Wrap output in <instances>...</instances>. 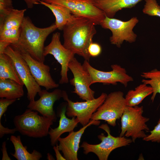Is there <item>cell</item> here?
Listing matches in <instances>:
<instances>
[{
    "instance_id": "obj_1",
    "label": "cell",
    "mask_w": 160,
    "mask_h": 160,
    "mask_svg": "<svg viewBox=\"0 0 160 160\" xmlns=\"http://www.w3.org/2000/svg\"><path fill=\"white\" fill-rule=\"evenodd\" d=\"M95 25L89 19L73 15L63 30V46L89 62L88 49L97 33Z\"/></svg>"
},
{
    "instance_id": "obj_5",
    "label": "cell",
    "mask_w": 160,
    "mask_h": 160,
    "mask_svg": "<svg viewBox=\"0 0 160 160\" xmlns=\"http://www.w3.org/2000/svg\"><path fill=\"white\" fill-rule=\"evenodd\" d=\"M107 134L105 136L103 133L98 135L101 141L98 144H92L83 142L80 146L83 148V153L86 155L93 153L97 156L99 160H107L111 152L114 149L129 145L132 142V139L125 136L115 137L110 134L109 127L107 124H103L98 127Z\"/></svg>"
},
{
    "instance_id": "obj_16",
    "label": "cell",
    "mask_w": 160,
    "mask_h": 160,
    "mask_svg": "<svg viewBox=\"0 0 160 160\" xmlns=\"http://www.w3.org/2000/svg\"><path fill=\"white\" fill-rule=\"evenodd\" d=\"M21 54L28 65L32 75L39 86L45 87L47 90L59 87V84L51 76L49 65L35 60L27 53Z\"/></svg>"
},
{
    "instance_id": "obj_27",
    "label": "cell",
    "mask_w": 160,
    "mask_h": 160,
    "mask_svg": "<svg viewBox=\"0 0 160 160\" xmlns=\"http://www.w3.org/2000/svg\"><path fill=\"white\" fill-rule=\"evenodd\" d=\"M145 4L142 10L143 13L151 16L160 17V6L156 0H145Z\"/></svg>"
},
{
    "instance_id": "obj_31",
    "label": "cell",
    "mask_w": 160,
    "mask_h": 160,
    "mask_svg": "<svg viewBox=\"0 0 160 160\" xmlns=\"http://www.w3.org/2000/svg\"><path fill=\"white\" fill-rule=\"evenodd\" d=\"M88 51L90 57H96L101 53L102 48L99 44L92 42L89 47Z\"/></svg>"
},
{
    "instance_id": "obj_30",
    "label": "cell",
    "mask_w": 160,
    "mask_h": 160,
    "mask_svg": "<svg viewBox=\"0 0 160 160\" xmlns=\"http://www.w3.org/2000/svg\"><path fill=\"white\" fill-rule=\"evenodd\" d=\"M16 100L5 98H1L0 99V121H1L2 116L7 111L8 106L15 102Z\"/></svg>"
},
{
    "instance_id": "obj_7",
    "label": "cell",
    "mask_w": 160,
    "mask_h": 160,
    "mask_svg": "<svg viewBox=\"0 0 160 160\" xmlns=\"http://www.w3.org/2000/svg\"><path fill=\"white\" fill-rule=\"evenodd\" d=\"M124 93L112 92L107 95L102 104L93 114L91 119L103 120L111 126L116 125V121L121 118L126 106Z\"/></svg>"
},
{
    "instance_id": "obj_23",
    "label": "cell",
    "mask_w": 160,
    "mask_h": 160,
    "mask_svg": "<svg viewBox=\"0 0 160 160\" xmlns=\"http://www.w3.org/2000/svg\"><path fill=\"white\" fill-rule=\"evenodd\" d=\"M0 79H9L24 85L10 57L4 53L0 54Z\"/></svg>"
},
{
    "instance_id": "obj_33",
    "label": "cell",
    "mask_w": 160,
    "mask_h": 160,
    "mask_svg": "<svg viewBox=\"0 0 160 160\" xmlns=\"http://www.w3.org/2000/svg\"><path fill=\"white\" fill-rule=\"evenodd\" d=\"M1 150L2 152V160H10L11 159L9 156L7 152L6 143L5 142L3 143Z\"/></svg>"
},
{
    "instance_id": "obj_6",
    "label": "cell",
    "mask_w": 160,
    "mask_h": 160,
    "mask_svg": "<svg viewBox=\"0 0 160 160\" xmlns=\"http://www.w3.org/2000/svg\"><path fill=\"white\" fill-rule=\"evenodd\" d=\"M138 22L139 20L135 17L125 21L106 16L100 25L111 31L112 35L110 38L111 44L120 48L124 41L131 43L135 41L137 35L133 29Z\"/></svg>"
},
{
    "instance_id": "obj_3",
    "label": "cell",
    "mask_w": 160,
    "mask_h": 160,
    "mask_svg": "<svg viewBox=\"0 0 160 160\" xmlns=\"http://www.w3.org/2000/svg\"><path fill=\"white\" fill-rule=\"evenodd\" d=\"M54 122L52 119L40 116L37 111L28 108L13 119L17 131L23 135L33 138L47 136Z\"/></svg>"
},
{
    "instance_id": "obj_36",
    "label": "cell",
    "mask_w": 160,
    "mask_h": 160,
    "mask_svg": "<svg viewBox=\"0 0 160 160\" xmlns=\"http://www.w3.org/2000/svg\"><path fill=\"white\" fill-rule=\"evenodd\" d=\"M11 44L8 42L0 41V54L4 53L7 47Z\"/></svg>"
},
{
    "instance_id": "obj_32",
    "label": "cell",
    "mask_w": 160,
    "mask_h": 160,
    "mask_svg": "<svg viewBox=\"0 0 160 160\" xmlns=\"http://www.w3.org/2000/svg\"><path fill=\"white\" fill-rule=\"evenodd\" d=\"M17 130L15 128L13 129H10L4 127L1 124L0 121V137L1 138L5 135L7 134H13L16 132Z\"/></svg>"
},
{
    "instance_id": "obj_22",
    "label": "cell",
    "mask_w": 160,
    "mask_h": 160,
    "mask_svg": "<svg viewBox=\"0 0 160 160\" xmlns=\"http://www.w3.org/2000/svg\"><path fill=\"white\" fill-rule=\"evenodd\" d=\"M153 90L150 86L143 83L129 90L125 97L126 105L129 106L138 105L148 96L152 94Z\"/></svg>"
},
{
    "instance_id": "obj_12",
    "label": "cell",
    "mask_w": 160,
    "mask_h": 160,
    "mask_svg": "<svg viewBox=\"0 0 160 160\" xmlns=\"http://www.w3.org/2000/svg\"><path fill=\"white\" fill-rule=\"evenodd\" d=\"M68 68L73 76L70 81L74 87L73 92L85 101L94 99L95 92L90 88L92 85L90 76L83 65L74 57L69 62Z\"/></svg>"
},
{
    "instance_id": "obj_4",
    "label": "cell",
    "mask_w": 160,
    "mask_h": 160,
    "mask_svg": "<svg viewBox=\"0 0 160 160\" xmlns=\"http://www.w3.org/2000/svg\"><path fill=\"white\" fill-rule=\"evenodd\" d=\"M142 106H126L121 117V132L119 136L131 137L132 142L135 143L137 138L145 137L146 135L144 131L150 132L146 124L149 118L144 117Z\"/></svg>"
},
{
    "instance_id": "obj_11",
    "label": "cell",
    "mask_w": 160,
    "mask_h": 160,
    "mask_svg": "<svg viewBox=\"0 0 160 160\" xmlns=\"http://www.w3.org/2000/svg\"><path fill=\"white\" fill-rule=\"evenodd\" d=\"M49 4L60 5L68 9L75 16L87 18L95 25H100L105 18L104 12L95 6L92 1L80 0H41Z\"/></svg>"
},
{
    "instance_id": "obj_35",
    "label": "cell",
    "mask_w": 160,
    "mask_h": 160,
    "mask_svg": "<svg viewBox=\"0 0 160 160\" xmlns=\"http://www.w3.org/2000/svg\"><path fill=\"white\" fill-rule=\"evenodd\" d=\"M25 3L27 7L32 8L35 4H39V0H23Z\"/></svg>"
},
{
    "instance_id": "obj_18",
    "label": "cell",
    "mask_w": 160,
    "mask_h": 160,
    "mask_svg": "<svg viewBox=\"0 0 160 160\" xmlns=\"http://www.w3.org/2000/svg\"><path fill=\"white\" fill-rule=\"evenodd\" d=\"M143 0H93L92 3L103 11L106 16L113 18L116 13L123 9L135 7Z\"/></svg>"
},
{
    "instance_id": "obj_2",
    "label": "cell",
    "mask_w": 160,
    "mask_h": 160,
    "mask_svg": "<svg viewBox=\"0 0 160 160\" xmlns=\"http://www.w3.org/2000/svg\"><path fill=\"white\" fill-rule=\"evenodd\" d=\"M57 29L55 23L49 26L36 27L28 17H24L18 41L10 44L20 53H26L35 60L44 63V43L47 36Z\"/></svg>"
},
{
    "instance_id": "obj_25",
    "label": "cell",
    "mask_w": 160,
    "mask_h": 160,
    "mask_svg": "<svg viewBox=\"0 0 160 160\" xmlns=\"http://www.w3.org/2000/svg\"><path fill=\"white\" fill-rule=\"evenodd\" d=\"M140 76L142 78L149 79H143L142 82L150 85L152 87L153 92L151 100L153 102L157 94H160V70L155 68L149 71L143 72Z\"/></svg>"
},
{
    "instance_id": "obj_37",
    "label": "cell",
    "mask_w": 160,
    "mask_h": 160,
    "mask_svg": "<svg viewBox=\"0 0 160 160\" xmlns=\"http://www.w3.org/2000/svg\"><path fill=\"white\" fill-rule=\"evenodd\" d=\"M47 159L49 160H52L53 159V157L51 155L50 153H48L47 154Z\"/></svg>"
},
{
    "instance_id": "obj_38",
    "label": "cell",
    "mask_w": 160,
    "mask_h": 160,
    "mask_svg": "<svg viewBox=\"0 0 160 160\" xmlns=\"http://www.w3.org/2000/svg\"><path fill=\"white\" fill-rule=\"evenodd\" d=\"M82 0V1H92L93 0Z\"/></svg>"
},
{
    "instance_id": "obj_10",
    "label": "cell",
    "mask_w": 160,
    "mask_h": 160,
    "mask_svg": "<svg viewBox=\"0 0 160 160\" xmlns=\"http://www.w3.org/2000/svg\"><path fill=\"white\" fill-rule=\"evenodd\" d=\"M4 53L12 59L18 74L27 90V98L29 101L35 100L37 94L41 89L32 75L27 63L21 54L10 45L5 50Z\"/></svg>"
},
{
    "instance_id": "obj_15",
    "label": "cell",
    "mask_w": 160,
    "mask_h": 160,
    "mask_svg": "<svg viewBox=\"0 0 160 160\" xmlns=\"http://www.w3.org/2000/svg\"><path fill=\"white\" fill-rule=\"evenodd\" d=\"M99 120H91L86 125L83 126L79 130L72 131L65 137L58 139L59 150L63 154L66 160H78V152L79 148V144L81 137L86 129L89 126L94 125H98Z\"/></svg>"
},
{
    "instance_id": "obj_20",
    "label": "cell",
    "mask_w": 160,
    "mask_h": 160,
    "mask_svg": "<svg viewBox=\"0 0 160 160\" xmlns=\"http://www.w3.org/2000/svg\"><path fill=\"white\" fill-rule=\"evenodd\" d=\"M10 140L12 143L15 151L12 155L17 160H39L42 157L41 154L35 150L30 153L24 146L21 141L20 136H11Z\"/></svg>"
},
{
    "instance_id": "obj_21",
    "label": "cell",
    "mask_w": 160,
    "mask_h": 160,
    "mask_svg": "<svg viewBox=\"0 0 160 160\" xmlns=\"http://www.w3.org/2000/svg\"><path fill=\"white\" fill-rule=\"evenodd\" d=\"M39 4L45 6L52 11L55 17V25L57 29L59 30H63L73 15L68 9L62 6L47 3L40 0H39Z\"/></svg>"
},
{
    "instance_id": "obj_19",
    "label": "cell",
    "mask_w": 160,
    "mask_h": 160,
    "mask_svg": "<svg viewBox=\"0 0 160 160\" xmlns=\"http://www.w3.org/2000/svg\"><path fill=\"white\" fill-rule=\"evenodd\" d=\"M23 85L9 79H0V97L16 99L24 94Z\"/></svg>"
},
{
    "instance_id": "obj_29",
    "label": "cell",
    "mask_w": 160,
    "mask_h": 160,
    "mask_svg": "<svg viewBox=\"0 0 160 160\" xmlns=\"http://www.w3.org/2000/svg\"><path fill=\"white\" fill-rule=\"evenodd\" d=\"M13 9L12 0H0V21Z\"/></svg>"
},
{
    "instance_id": "obj_8",
    "label": "cell",
    "mask_w": 160,
    "mask_h": 160,
    "mask_svg": "<svg viewBox=\"0 0 160 160\" xmlns=\"http://www.w3.org/2000/svg\"><path fill=\"white\" fill-rule=\"evenodd\" d=\"M107 95L103 92L92 100L74 102L69 99L65 91H62V98L67 103L66 114L69 117H76L79 122L84 126L89 122L92 115L103 103Z\"/></svg>"
},
{
    "instance_id": "obj_9",
    "label": "cell",
    "mask_w": 160,
    "mask_h": 160,
    "mask_svg": "<svg viewBox=\"0 0 160 160\" xmlns=\"http://www.w3.org/2000/svg\"><path fill=\"white\" fill-rule=\"evenodd\" d=\"M89 62L85 60L82 65L89 74L91 84L99 83L116 85L119 82L126 87L129 82L133 81V78L127 74L125 69L119 65H112L111 71H104L93 68Z\"/></svg>"
},
{
    "instance_id": "obj_34",
    "label": "cell",
    "mask_w": 160,
    "mask_h": 160,
    "mask_svg": "<svg viewBox=\"0 0 160 160\" xmlns=\"http://www.w3.org/2000/svg\"><path fill=\"white\" fill-rule=\"evenodd\" d=\"M53 149L55 152L57 160H66V159L60 153L57 143L53 146Z\"/></svg>"
},
{
    "instance_id": "obj_14",
    "label": "cell",
    "mask_w": 160,
    "mask_h": 160,
    "mask_svg": "<svg viewBox=\"0 0 160 160\" xmlns=\"http://www.w3.org/2000/svg\"><path fill=\"white\" fill-rule=\"evenodd\" d=\"M38 94L40 98L37 100L30 101L27 108L37 111L42 115L56 121L57 116L54 110L53 105L57 100L62 98V91L56 89L49 92L46 89L41 90Z\"/></svg>"
},
{
    "instance_id": "obj_24",
    "label": "cell",
    "mask_w": 160,
    "mask_h": 160,
    "mask_svg": "<svg viewBox=\"0 0 160 160\" xmlns=\"http://www.w3.org/2000/svg\"><path fill=\"white\" fill-rule=\"evenodd\" d=\"M26 10V9H13L0 21V31L20 28Z\"/></svg>"
},
{
    "instance_id": "obj_17",
    "label": "cell",
    "mask_w": 160,
    "mask_h": 160,
    "mask_svg": "<svg viewBox=\"0 0 160 160\" xmlns=\"http://www.w3.org/2000/svg\"><path fill=\"white\" fill-rule=\"evenodd\" d=\"M67 103L62 108L60 114L59 124L57 127L53 129L50 128L48 135L49 136L51 145L53 146L58 142V139L63 133L73 131L79 123L77 119L75 117L71 119L68 118L66 116Z\"/></svg>"
},
{
    "instance_id": "obj_26",
    "label": "cell",
    "mask_w": 160,
    "mask_h": 160,
    "mask_svg": "<svg viewBox=\"0 0 160 160\" xmlns=\"http://www.w3.org/2000/svg\"><path fill=\"white\" fill-rule=\"evenodd\" d=\"M20 29L21 28L0 31V41L8 42L11 44L15 43L19 38Z\"/></svg>"
},
{
    "instance_id": "obj_28",
    "label": "cell",
    "mask_w": 160,
    "mask_h": 160,
    "mask_svg": "<svg viewBox=\"0 0 160 160\" xmlns=\"http://www.w3.org/2000/svg\"><path fill=\"white\" fill-rule=\"evenodd\" d=\"M150 132V134L147 135L143 140L146 141L160 143V118L154 129Z\"/></svg>"
},
{
    "instance_id": "obj_13",
    "label": "cell",
    "mask_w": 160,
    "mask_h": 160,
    "mask_svg": "<svg viewBox=\"0 0 160 160\" xmlns=\"http://www.w3.org/2000/svg\"><path fill=\"white\" fill-rule=\"evenodd\" d=\"M60 33L57 32L52 35L51 41L44 49V55L46 56L49 54L52 55L55 59L60 64L61 78L60 84L68 82V72L69 70L68 64L75 54L65 48L60 40Z\"/></svg>"
}]
</instances>
